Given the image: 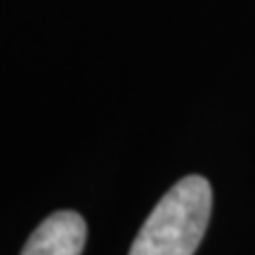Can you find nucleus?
Masks as SVG:
<instances>
[{"mask_svg": "<svg viewBox=\"0 0 255 255\" xmlns=\"http://www.w3.org/2000/svg\"><path fill=\"white\" fill-rule=\"evenodd\" d=\"M213 189L206 177L187 175L156 203L130 246V255H194L208 229Z\"/></svg>", "mask_w": 255, "mask_h": 255, "instance_id": "1", "label": "nucleus"}, {"mask_svg": "<svg viewBox=\"0 0 255 255\" xmlns=\"http://www.w3.org/2000/svg\"><path fill=\"white\" fill-rule=\"evenodd\" d=\"M85 237V220L73 210H59L33 229L21 255H81Z\"/></svg>", "mask_w": 255, "mask_h": 255, "instance_id": "2", "label": "nucleus"}]
</instances>
